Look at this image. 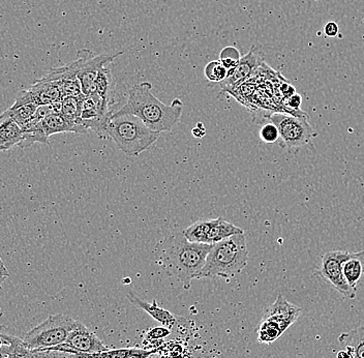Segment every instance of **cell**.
<instances>
[{
	"mask_svg": "<svg viewBox=\"0 0 364 358\" xmlns=\"http://www.w3.org/2000/svg\"><path fill=\"white\" fill-rule=\"evenodd\" d=\"M338 31H340V28H338V25L336 22H328L325 25L324 33L328 38H336Z\"/></svg>",
	"mask_w": 364,
	"mask_h": 358,
	"instance_id": "32",
	"label": "cell"
},
{
	"mask_svg": "<svg viewBox=\"0 0 364 358\" xmlns=\"http://www.w3.org/2000/svg\"><path fill=\"white\" fill-rule=\"evenodd\" d=\"M106 133L129 157L139 156L149 149L161 136V133L149 129L140 118L131 114L111 116Z\"/></svg>",
	"mask_w": 364,
	"mask_h": 358,
	"instance_id": "4",
	"label": "cell"
},
{
	"mask_svg": "<svg viewBox=\"0 0 364 358\" xmlns=\"http://www.w3.org/2000/svg\"><path fill=\"white\" fill-rule=\"evenodd\" d=\"M281 91L282 95H283V97L286 100L290 99V98L293 97V95H294L296 93L294 86L291 85V84L287 83V82L286 83L282 84Z\"/></svg>",
	"mask_w": 364,
	"mask_h": 358,
	"instance_id": "34",
	"label": "cell"
},
{
	"mask_svg": "<svg viewBox=\"0 0 364 358\" xmlns=\"http://www.w3.org/2000/svg\"><path fill=\"white\" fill-rule=\"evenodd\" d=\"M114 88L112 73L110 68L105 67L100 70L95 80V91L97 95L107 104L111 102V93Z\"/></svg>",
	"mask_w": 364,
	"mask_h": 358,
	"instance_id": "24",
	"label": "cell"
},
{
	"mask_svg": "<svg viewBox=\"0 0 364 358\" xmlns=\"http://www.w3.org/2000/svg\"><path fill=\"white\" fill-rule=\"evenodd\" d=\"M262 63H263V58L258 53L257 48L252 47L247 56L241 57L233 74L223 82L224 90H229V88L233 90V88H238L261 67Z\"/></svg>",
	"mask_w": 364,
	"mask_h": 358,
	"instance_id": "12",
	"label": "cell"
},
{
	"mask_svg": "<svg viewBox=\"0 0 364 358\" xmlns=\"http://www.w3.org/2000/svg\"><path fill=\"white\" fill-rule=\"evenodd\" d=\"M11 273L8 270V268L4 265V261L0 258V292L2 290V286H4V282L8 278H10Z\"/></svg>",
	"mask_w": 364,
	"mask_h": 358,
	"instance_id": "33",
	"label": "cell"
},
{
	"mask_svg": "<svg viewBox=\"0 0 364 358\" xmlns=\"http://www.w3.org/2000/svg\"><path fill=\"white\" fill-rule=\"evenodd\" d=\"M240 59V52H239L237 48L233 47V46H228L220 51V61L229 70V76L228 77L233 74L234 70L237 67Z\"/></svg>",
	"mask_w": 364,
	"mask_h": 358,
	"instance_id": "26",
	"label": "cell"
},
{
	"mask_svg": "<svg viewBox=\"0 0 364 358\" xmlns=\"http://www.w3.org/2000/svg\"><path fill=\"white\" fill-rule=\"evenodd\" d=\"M171 334L170 328L161 326V327H154L150 330L145 336V339L150 342H156L164 337H169Z\"/></svg>",
	"mask_w": 364,
	"mask_h": 358,
	"instance_id": "30",
	"label": "cell"
},
{
	"mask_svg": "<svg viewBox=\"0 0 364 358\" xmlns=\"http://www.w3.org/2000/svg\"><path fill=\"white\" fill-rule=\"evenodd\" d=\"M18 339L19 337L11 334L10 328L0 323V358L4 357L2 350L6 347H10V346L14 345L18 341Z\"/></svg>",
	"mask_w": 364,
	"mask_h": 358,
	"instance_id": "28",
	"label": "cell"
},
{
	"mask_svg": "<svg viewBox=\"0 0 364 358\" xmlns=\"http://www.w3.org/2000/svg\"><path fill=\"white\" fill-rule=\"evenodd\" d=\"M50 349L74 353V354H79L83 357V354L102 352V351L108 350L109 348L102 343L97 335L91 332L90 328L86 327L80 321H77L74 330L70 332L65 343Z\"/></svg>",
	"mask_w": 364,
	"mask_h": 358,
	"instance_id": "11",
	"label": "cell"
},
{
	"mask_svg": "<svg viewBox=\"0 0 364 358\" xmlns=\"http://www.w3.org/2000/svg\"><path fill=\"white\" fill-rule=\"evenodd\" d=\"M240 233H245L241 228L236 227L235 225L228 222L225 219H215V220H213V226H211L209 243L215 245L216 243H220V241H225L229 237Z\"/></svg>",
	"mask_w": 364,
	"mask_h": 358,
	"instance_id": "22",
	"label": "cell"
},
{
	"mask_svg": "<svg viewBox=\"0 0 364 358\" xmlns=\"http://www.w3.org/2000/svg\"><path fill=\"white\" fill-rule=\"evenodd\" d=\"M147 358H163L161 357V354H159V353H154V354L150 355L149 357Z\"/></svg>",
	"mask_w": 364,
	"mask_h": 358,
	"instance_id": "37",
	"label": "cell"
},
{
	"mask_svg": "<svg viewBox=\"0 0 364 358\" xmlns=\"http://www.w3.org/2000/svg\"><path fill=\"white\" fill-rule=\"evenodd\" d=\"M338 341L343 348L349 349L354 358H364V325L357 326L340 335Z\"/></svg>",
	"mask_w": 364,
	"mask_h": 358,
	"instance_id": "20",
	"label": "cell"
},
{
	"mask_svg": "<svg viewBox=\"0 0 364 358\" xmlns=\"http://www.w3.org/2000/svg\"><path fill=\"white\" fill-rule=\"evenodd\" d=\"M33 95L34 102L38 106L41 105L57 104L63 101V95H61L60 88L55 80L46 75L43 78L36 80V82L28 88Z\"/></svg>",
	"mask_w": 364,
	"mask_h": 358,
	"instance_id": "15",
	"label": "cell"
},
{
	"mask_svg": "<svg viewBox=\"0 0 364 358\" xmlns=\"http://www.w3.org/2000/svg\"><path fill=\"white\" fill-rule=\"evenodd\" d=\"M349 256L350 252L346 251H331L325 253L322 256L320 268L315 273L343 296L354 300L356 298V292L352 290L348 285L343 269V263Z\"/></svg>",
	"mask_w": 364,
	"mask_h": 358,
	"instance_id": "9",
	"label": "cell"
},
{
	"mask_svg": "<svg viewBox=\"0 0 364 358\" xmlns=\"http://www.w3.org/2000/svg\"><path fill=\"white\" fill-rule=\"evenodd\" d=\"M149 82L136 84L129 91L127 102L113 116L131 114L140 118L149 129L163 133L171 132L181 122L183 102L175 99L172 104H164L151 93Z\"/></svg>",
	"mask_w": 364,
	"mask_h": 358,
	"instance_id": "1",
	"label": "cell"
},
{
	"mask_svg": "<svg viewBox=\"0 0 364 358\" xmlns=\"http://www.w3.org/2000/svg\"><path fill=\"white\" fill-rule=\"evenodd\" d=\"M2 353L1 358H83L79 354L53 349H29L20 337L14 345L4 348Z\"/></svg>",
	"mask_w": 364,
	"mask_h": 358,
	"instance_id": "13",
	"label": "cell"
},
{
	"mask_svg": "<svg viewBox=\"0 0 364 358\" xmlns=\"http://www.w3.org/2000/svg\"><path fill=\"white\" fill-rule=\"evenodd\" d=\"M260 138L262 141L265 143H274L279 140V130L273 125L272 122L266 123L265 125L262 127L260 130Z\"/></svg>",
	"mask_w": 364,
	"mask_h": 358,
	"instance_id": "29",
	"label": "cell"
},
{
	"mask_svg": "<svg viewBox=\"0 0 364 358\" xmlns=\"http://www.w3.org/2000/svg\"><path fill=\"white\" fill-rule=\"evenodd\" d=\"M112 112L110 104L102 101L97 95L81 97V113L80 122L87 131L97 134L106 133L107 125L110 120Z\"/></svg>",
	"mask_w": 364,
	"mask_h": 358,
	"instance_id": "10",
	"label": "cell"
},
{
	"mask_svg": "<svg viewBox=\"0 0 364 358\" xmlns=\"http://www.w3.org/2000/svg\"><path fill=\"white\" fill-rule=\"evenodd\" d=\"M38 107V105L36 104L25 105V106L17 107V108L10 107L6 112L19 125L22 130H24L33 120Z\"/></svg>",
	"mask_w": 364,
	"mask_h": 358,
	"instance_id": "25",
	"label": "cell"
},
{
	"mask_svg": "<svg viewBox=\"0 0 364 358\" xmlns=\"http://www.w3.org/2000/svg\"><path fill=\"white\" fill-rule=\"evenodd\" d=\"M287 105L290 107L291 110L292 111H298L300 110V106L302 104V98L301 95H298V93H295L293 97H291L290 99L287 100Z\"/></svg>",
	"mask_w": 364,
	"mask_h": 358,
	"instance_id": "31",
	"label": "cell"
},
{
	"mask_svg": "<svg viewBox=\"0 0 364 358\" xmlns=\"http://www.w3.org/2000/svg\"><path fill=\"white\" fill-rule=\"evenodd\" d=\"M23 138V130L8 112L4 111L0 114V152L21 145Z\"/></svg>",
	"mask_w": 364,
	"mask_h": 358,
	"instance_id": "16",
	"label": "cell"
},
{
	"mask_svg": "<svg viewBox=\"0 0 364 358\" xmlns=\"http://www.w3.org/2000/svg\"><path fill=\"white\" fill-rule=\"evenodd\" d=\"M301 312L299 307L289 302L282 294L277 296L275 302L264 311L263 318L257 330L259 343L266 345L274 343L290 326L294 325Z\"/></svg>",
	"mask_w": 364,
	"mask_h": 358,
	"instance_id": "5",
	"label": "cell"
},
{
	"mask_svg": "<svg viewBox=\"0 0 364 358\" xmlns=\"http://www.w3.org/2000/svg\"><path fill=\"white\" fill-rule=\"evenodd\" d=\"M336 358H354L353 357V353L349 349L343 348V350H340L336 354Z\"/></svg>",
	"mask_w": 364,
	"mask_h": 358,
	"instance_id": "36",
	"label": "cell"
},
{
	"mask_svg": "<svg viewBox=\"0 0 364 358\" xmlns=\"http://www.w3.org/2000/svg\"><path fill=\"white\" fill-rule=\"evenodd\" d=\"M127 298H129V302L138 307L139 309L143 310L146 312L148 315L152 317L154 320L158 321L161 325L165 327L173 328L177 323V318L168 310L163 309L159 307V303L156 300H152V302H144V300L139 298L133 292H129L127 294Z\"/></svg>",
	"mask_w": 364,
	"mask_h": 358,
	"instance_id": "17",
	"label": "cell"
},
{
	"mask_svg": "<svg viewBox=\"0 0 364 358\" xmlns=\"http://www.w3.org/2000/svg\"><path fill=\"white\" fill-rule=\"evenodd\" d=\"M76 323L77 320L67 315H51L44 322L29 330L23 341L29 349L57 347L65 343Z\"/></svg>",
	"mask_w": 364,
	"mask_h": 358,
	"instance_id": "6",
	"label": "cell"
},
{
	"mask_svg": "<svg viewBox=\"0 0 364 358\" xmlns=\"http://www.w3.org/2000/svg\"><path fill=\"white\" fill-rule=\"evenodd\" d=\"M213 245L191 243L182 233L173 234L161 243L159 261L170 277L176 278L184 289L198 279Z\"/></svg>",
	"mask_w": 364,
	"mask_h": 358,
	"instance_id": "2",
	"label": "cell"
},
{
	"mask_svg": "<svg viewBox=\"0 0 364 358\" xmlns=\"http://www.w3.org/2000/svg\"><path fill=\"white\" fill-rule=\"evenodd\" d=\"M343 275L350 288L357 292L359 282L364 275V250L357 253H350L343 266Z\"/></svg>",
	"mask_w": 364,
	"mask_h": 358,
	"instance_id": "19",
	"label": "cell"
},
{
	"mask_svg": "<svg viewBox=\"0 0 364 358\" xmlns=\"http://www.w3.org/2000/svg\"><path fill=\"white\" fill-rule=\"evenodd\" d=\"M211 226H213V220L198 221L184 230L183 236L191 243L210 245L209 237H210Z\"/></svg>",
	"mask_w": 364,
	"mask_h": 358,
	"instance_id": "23",
	"label": "cell"
},
{
	"mask_svg": "<svg viewBox=\"0 0 364 358\" xmlns=\"http://www.w3.org/2000/svg\"><path fill=\"white\" fill-rule=\"evenodd\" d=\"M81 97L65 98L61 101L60 114L63 116L68 122L75 127H79L84 134H87L88 131L81 125L80 122V113H81Z\"/></svg>",
	"mask_w": 364,
	"mask_h": 358,
	"instance_id": "21",
	"label": "cell"
},
{
	"mask_svg": "<svg viewBox=\"0 0 364 358\" xmlns=\"http://www.w3.org/2000/svg\"><path fill=\"white\" fill-rule=\"evenodd\" d=\"M249 261L245 233L236 234L213 245L206 258L200 279H232L241 273Z\"/></svg>",
	"mask_w": 364,
	"mask_h": 358,
	"instance_id": "3",
	"label": "cell"
},
{
	"mask_svg": "<svg viewBox=\"0 0 364 358\" xmlns=\"http://www.w3.org/2000/svg\"><path fill=\"white\" fill-rule=\"evenodd\" d=\"M47 75L55 80L63 99L70 97L77 98L83 95L74 63H70L65 67L53 68Z\"/></svg>",
	"mask_w": 364,
	"mask_h": 358,
	"instance_id": "14",
	"label": "cell"
},
{
	"mask_svg": "<svg viewBox=\"0 0 364 358\" xmlns=\"http://www.w3.org/2000/svg\"><path fill=\"white\" fill-rule=\"evenodd\" d=\"M268 118L279 130V137L289 149L309 144L311 139L317 136L306 116L272 113Z\"/></svg>",
	"mask_w": 364,
	"mask_h": 358,
	"instance_id": "7",
	"label": "cell"
},
{
	"mask_svg": "<svg viewBox=\"0 0 364 358\" xmlns=\"http://www.w3.org/2000/svg\"><path fill=\"white\" fill-rule=\"evenodd\" d=\"M192 133L196 138H202L206 135V130L201 122L198 123L197 127H193Z\"/></svg>",
	"mask_w": 364,
	"mask_h": 358,
	"instance_id": "35",
	"label": "cell"
},
{
	"mask_svg": "<svg viewBox=\"0 0 364 358\" xmlns=\"http://www.w3.org/2000/svg\"><path fill=\"white\" fill-rule=\"evenodd\" d=\"M205 77L211 82H224L229 76V70L220 60L207 63L204 68Z\"/></svg>",
	"mask_w": 364,
	"mask_h": 358,
	"instance_id": "27",
	"label": "cell"
},
{
	"mask_svg": "<svg viewBox=\"0 0 364 358\" xmlns=\"http://www.w3.org/2000/svg\"><path fill=\"white\" fill-rule=\"evenodd\" d=\"M124 52H117L115 54H101L97 56L87 49H82L78 52V56L74 63L77 70L82 93L86 97L97 95L95 91V80L102 68L107 67L109 63H113L118 56H122Z\"/></svg>",
	"mask_w": 364,
	"mask_h": 358,
	"instance_id": "8",
	"label": "cell"
},
{
	"mask_svg": "<svg viewBox=\"0 0 364 358\" xmlns=\"http://www.w3.org/2000/svg\"><path fill=\"white\" fill-rule=\"evenodd\" d=\"M38 129L43 132L46 138L49 140L53 135L61 133L84 134L83 131L75 125H70L63 118L60 113H52L44 118L41 122L36 123Z\"/></svg>",
	"mask_w": 364,
	"mask_h": 358,
	"instance_id": "18",
	"label": "cell"
}]
</instances>
